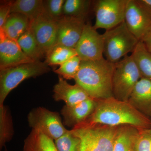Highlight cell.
Masks as SVG:
<instances>
[{"instance_id": "6", "label": "cell", "mask_w": 151, "mask_h": 151, "mask_svg": "<svg viewBox=\"0 0 151 151\" xmlns=\"http://www.w3.org/2000/svg\"><path fill=\"white\" fill-rule=\"evenodd\" d=\"M142 76L132 54L115 63L112 76L113 97L128 101L135 85Z\"/></svg>"}, {"instance_id": "5", "label": "cell", "mask_w": 151, "mask_h": 151, "mask_svg": "<svg viewBox=\"0 0 151 151\" xmlns=\"http://www.w3.org/2000/svg\"><path fill=\"white\" fill-rule=\"evenodd\" d=\"M104 55L113 63L119 62L129 52H133L139 41L127 27L125 22L103 34Z\"/></svg>"}, {"instance_id": "18", "label": "cell", "mask_w": 151, "mask_h": 151, "mask_svg": "<svg viewBox=\"0 0 151 151\" xmlns=\"http://www.w3.org/2000/svg\"><path fill=\"white\" fill-rule=\"evenodd\" d=\"M139 129L130 125L119 126L113 151H135Z\"/></svg>"}, {"instance_id": "36", "label": "cell", "mask_w": 151, "mask_h": 151, "mask_svg": "<svg viewBox=\"0 0 151 151\" xmlns=\"http://www.w3.org/2000/svg\"><path fill=\"white\" fill-rule=\"evenodd\" d=\"M150 119L151 120V115L150 117Z\"/></svg>"}, {"instance_id": "20", "label": "cell", "mask_w": 151, "mask_h": 151, "mask_svg": "<svg viewBox=\"0 0 151 151\" xmlns=\"http://www.w3.org/2000/svg\"><path fill=\"white\" fill-rule=\"evenodd\" d=\"M45 12L42 0H16L12 1L11 13L22 14L32 22Z\"/></svg>"}, {"instance_id": "30", "label": "cell", "mask_w": 151, "mask_h": 151, "mask_svg": "<svg viewBox=\"0 0 151 151\" xmlns=\"http://www.w3.org/2000/svg\"><path fill=\"white\" fill-rule=\"evenodd\" d=\"M12 1L1 2L0 5V28L4 24L9 15L11 14V6Z\"/></svg>"}, {"instance_id": "9", "label": "cell", "mask_w": 151, "mask_h": 151, "mask_svg": "<svg viewBox=\"0 0 151 151\" xmlns=\"http://www.w3.org/2000/svg\"><path fill=\"white\" fill-rule=\"evenodd\" d=\"M104 38L94 26L88 22L75 48L77 55L82 61H94L104 58Z\"/></svg>"}, {"instance_id": "28", "label": "cell", "mask_w": 151, "mask_h": 151, "mask_svg": "<svg viewBox=\"0 0 151 151\" xmlns=\"http://www.w3.org/2000/svg\"><path fill=\"white\" fill-rule=\"evenodd\" d=\"M65 0L43 1L45 12L48 16L59 20L63 16V8Z\"/></svg>"}, {"instance_id": "23", "label": "cell", "mask_w": 151, "mask_h": 151, "mask_svg": "<svg viewBox=\"0 0 151 151\" xmlns=\"http://www.w3.org/2000/svg\"><path fill=\"white\" fill-rule=\"evenodd\" d=\"M14 131L12 117L8 106L0 105V149L12 140Z\"/></svg>"}, {"instance_id": "25", "label": "cell", "mask_w": 151, "mask_h": 151, "mask_svg": "<svg viewBox=\"0 0 151 151\" xmlns=\"http://www.w3.org/2000/svg\"><path fill=\"white\" fill-rule=\"evenodd\" d=\"M76 55L77 54L75 49L62 45H55L46 55L45 62L48 66L60 65Z\"/></svg>"}, {"instance_id": "8", "label": "cell", "mask_w": 151, "mask_h": 151, "mask_svg": "<svg viewBox=\"0 0 151 151\" xmlns=\"http://www.w3.org/2000/svg\"><path fill=\"white\" fill-rule=\"evenodd\" d=\"M129 0H98L94 2L95 29L106 30L116 27L124 21Z\"/></svg>"}, {"instance_id": "7", "label": "cell", "mask_w": 151, "mask_h": 151, "mask_svg": "<svg viewBox=\"0 0 151 151\" xmlns=\"http://www.w3.org/2000/svg\"><path fill=\"white\" fill-rule=\"evenodd\" d=\"M27 121L32 130L42 132L54 141L68 130L64 127L59 113L42 107L33 108L30 111Z\"/></svg>"}, {"instance_id": "29", "label": "cell", "mask_w": 151, "mask_h": 151, "mask_svg": "<svg viewBox=\"0 0 151 151\" xmlns=\"http://www.w3.org/2000/svg\"><path fill=\"white\" fill-rule=\"evenodd\" d=\"M137 138L135 151H151V135L141 132Z\"/></svg>"}, {"instance_id": "34", "label": "cell", "mask_w": 151, "mask_h": 151, "mask_svg": "<svg viewBox=\"0 0 151 151\" xmlns=\"http://www.w3.org/2000/svg\"><path fill=\"white\" fill-rule=\"evenodd\" d=\"M5 151H9L6 148V146L5 147Z\"/></svg>"}, {"instance_id": "21", "label": "cell", "mask_w": 151, "mask_h": 151, "mask_svg": "<svg viewBox=\"0 0 151 151\" xmlns=\"http://www.w3.org/2000/svg\"><path fill=\"white\" fill-rule=\"evenodd\" d=\"M17 41L25 54L33 61H41V59L45 57V53L39 45L30 27Z\"/></svg>"}, {"instance_id": "14", "label": "cell", "mask_w": 151, "mask_h": 151, "mask_svg": "<svg viewBox=\"0 0 151 151\" xmlns=\"http://www.w3.org/2000/svg\"><path fill=\"white\" fill-rule=\"evenodd\" d=\"M97 100L89 98L73 106L64 105L60 111L64 126L72 128L83 123L94 112Z\"/></svg>"}, {"instance_id": "24", "label": "cell", "mask_w": 151, "mask_h": 151, "mask_svg": "<svg viewBox=\"0 0 151 151\" xmlns=\"http://www.w3.org/2000/svg\"><path fill=\"white\" fill-rule=\"evenodd\" d=\"M92 3L90 0H65L63 6V15L85 20Z\"/></svg>"}, {"instance_id": "27", "label": "cell", "mask_w": 151, "mask_h": 151, "mask_svg": "<svg viewBox=\"0 0 151 151\" xmlns=\"http://www.w3.org/2000/svg\"><path fill=\"white\" fill-rule=\"evenodd\" d=\"M81 61V58L76 55L60 65L54 72L66 80L74 79L79 71Z\"/></svg>"}, {"instance_id": "16", "label": "cell", "mask_w": 151, "mask_h": 151, "mask_svg": "<svg viewBox=\"0 0 151 151\" xmlns=\"http://www.w3.org/2000/svg\"><path fill=\"white\" fill-rule=\"evenodd\" d=\"M128 102L150 118L151 115V80L142 77L135 85Z\"/></svg>"}, {"instance_id": "3", "label": "cell", "mask_w": 151, "mask_h": 151, "mask_svg": "<svg viewBox=\"0 0 151 151\" xmlns=\"http://www.w3.org/2000/svg\"><path fill=\"white\" fill-rule=\"evenodd\" d=\"M119 127L80 124L71 130L81 140L80 151H113Z\"/></svg>"}, {"instance_id": "4", "label": "cell", "mask_w": 151, "mask_h": 151, "mask_svg": "<svg viewBox=\"0 0 151 151\" xmlns=\"http://www.w3.org/2000/svg\"><path fill=\"white\" fill-rule=\"evenodd\" d=\"M50 70L46 63L41 61H33L0 69V105H4L10 92L23 81L40 76Z\"/></svg>"}, {"instance_id": "11", "label": "cell", "mask_w": 151, "mask_h": 151, "mask_svg": "<svg viewBox=\"0 0 151 151\" xmlns=\"http://www.w3.org/2000/svg\"><path fill=\"white\" fill-rule=\"evenodd\" d=\"M58 21L44 12L31 22L30 27L45 56L55 45Z\"/></svg>"}, {"instance_id": "10", "label": "cell", "mask_w": 151, "mask_h": 151, "mask_svg": "<svg viewBox=\"0 0 151 151\" xmlns=\"http://www.w3.org/2000/svg\"><path fill=\"white\" fill-rule=\"evenodd\" d=\"M124 22L130 31L141 40L151 29V13L138 0H129Z\"/></svg>"}, {"instance_id": "32", "label": "cell", "mask_w": 151, "mask_h": 151, "mask_svg": "<svg viewBox=\"0 0 151 151\" xmlns=\"http://www.w3.org/2000/svg\"><path fill=\"white\" fill-rule=\"evenodd\" d=\"M138 1L147 9L151 11V0H138Z\"/></svg>"}, {"instance_id": "31", "label": "cell", "mask_w": 151, "mask_h": 151, "mask_svg": "<svg viewBox=\"0 0 151 151\" xmlns=\"http://www.w3.org/2000/svg\"><path fill=\"white\" fill-rule=\"evenodd\" d=\"M141 40L143 42L147 49L151 53V29L144 36Z\"/></svg>"}, {"instance_id": "12", "label": "cell", "mask_w": 151, "mask_h": 151, "mask_svg": "<svg viewBox=\"0 0 151 151\" xmlns=\"http://www.w3.org/2000/svg\"><path fill=\"white\" fill-rule=\"evenodd\" d=\"M85 22L82 19L63 16L58 21L55 46L62 45L75 49L86 24Z\"/></svg>"}, {"instance_id": "1", "label": "cell", "mask_w": 151, "mask_h": 151, "mask_svg": "<svg viewBox=\"0 0 151 151\" xmlns=\"http://www.w3.org/2000/svg\"><path fill=\"white\" fill-rule=\"evenodd\" d=\"M81 124H102L112 127L130 125L139 129H151L150 118L128 101L117 100L113 97L97 100L94 112Z\"/></svg>"}, {"instance_id": "2", "label": "cell", "mask_w": 151, "mask_h": 151, "mask_svg": "<svg viewBox=\"0 0 151 151\" xmlns=\"http://www.w3.org/2000/svg\"><path fill=\"white\" fill-rule=\"evenodd\" d=\"M115 63L103 58L94 61L81 60L74 78L89 97L97 100L113 97L112 80Z\"/></svg>"}, {"instance_id": "22", "label": "cell", "mask_w": 151, "mask_h": 151, "mask_svg": "<svg viewBox=\"0 0 151 151\" xmlns=\"http://www.w3.org/2000/svg\"><path fill=\"white\" fill-rule=\"evenodd\" d=\"M142 77L151 80V53L142 40L132 53Z\"/></svg>"}, {"instance_id": "33", "label": "cell", "mask_w": 151, "mask_h": 151, "mask_svg": "<svg viewBox=\"0 0 151 151\" xmlns=\"http://www.w3.org/2000/svg\"><path fill=\"white\" fill-rule=\"evenodd\" d=\"M141 132H144V133H146V134H148L151 135V129H139Z\"/></svg>"}, {"instance_id": "15", "label": "cell", "mask_w": 151, "mask_h": 151, "mask_svg": "<svg viewBox=\"0 0 151 151\" xmlns=\"http://www.w3.org/2000/svg\"><path fill=\"white\" fill-rule=\"evenodd\" d=\"M53 92L52 97L55 101H63L68 106H73L91 98L81 86L76 84H69L59 76L58 82L53 87Z\"/></svg>"}, {"instance_id": "13", "label": "cell", "mask_w": 151, "mask_h": 151, "mask_svg": "<svg viewBox=\"0 0 151 151\" xmlns=\"http://www.w3.org/2000/svg\"><path fill=\"white\" fill-rule=\"evenodd\" d=\"M22 50L17 40L0 29V69L33 62Z\"/></svg>"}, {"instance_id": "17", "label": "cell", "mask_w": 151, "mask_h": 151, "mask_svg": "<svg viewBox=\"0 0 151 151\" xmlns=\"http://www.w3.org/2000/svg\"><path fill=\"white\" fill-rule=\"evenodd\" d=\"M31 22L27 17L19 13L10 14L3 27L2 30L9 37L17 40L20 37L29 29Z\"/></svg>"}, {"instance_id": "35", "label": "cell", "mask_w": 151, "mask_h": 151, "mask_svg": "<svg viewBox=\"0 0 151 151\" xmlns=\"http://www.w3.org/2000/svg\"><path fill=\"white\" fill-rule=\"evenodd\" d=\"M147 10L148 11H149V12H150L151 13V11L149 10H148V9H147Z\"/></svg>"}, {"instance_id": "19", "label": "cell", "mask_w": 151, "mask_h": 151, "mask_svg": "<svg viewBox=\"0 0 151 151\" xmlns=\"http://www.w3.org/2000/svg\"><path fill=\"white\" fill-rule=\"evenodd\" d=\"M22 151H58L55 141L42 132L32 130L25 139Z\"/></svg>"}, {"instance_id": "26", "label": "cell", "mask_w": 151, "mask_h": 151, "mask_svg": "<svg viewBox=\"0 0 151 151\" xmlns=\"http://www.w3.org/2000/svg\"><path fill=\"white\" fill-rule=\"evenodd\" d=\"M54 141L58 151H80L81 140L71 130Z\"/></svg>"}]
</instances>
